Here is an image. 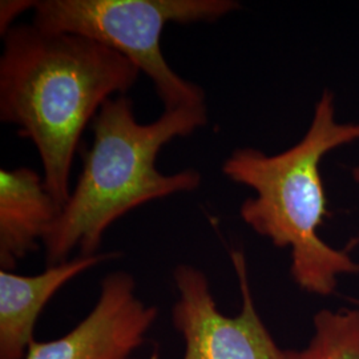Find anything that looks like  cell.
Returning a JSON list of instances; mask_svg holds the SVG:
<instances>
[{"mask_svg":"<svg viewBox=\"0 0 359 359\" xmlns=\"http://www.w3.org/2000/svg\"><path fill=\"white\" fill-rule=\"evenodd\" d=\"M3 39L0 120L35 145L46 188L63 209L84 130L114 95L136 84L140 71L97 41L34 23L13 26Z\"/></svg>","mask_w":359,"mask_h":359,"instance_id":"6da1fadb","label":"cell"},{"mask_svg":"<svg viewBox=\"0 0 359 359\" xmlns=\"http://www.w3.org/2000/svg\"><path fill=\"white\" fill-rule=\"evenodd\" d=\"M206 124V105L164 111L142 124L127 96L104 104L92 121L93 142L76 185L43 240L47 266L69 259L75 249L80 256L100 253L105 231L118 218L149 201L198 189L203 177L196 169L164 175L156 161L168 142Z\"/></svg>","mask_w":359,"mask_h":359,"instance_id":"7a4b0ae2","label":"cell"},{"mask_svg":"<svg viewBox=\"0 0 359 359\" xmlns=\"http://www.w3.org/2000/svg\"><path fill=\"white\" fill-rule=\"evenodd\" d=\"M357 142L359 121L338 120L333 93L325 90L293 147L276 154L241 148L222 164L228 179L255 191L240 208L243 221L276 246L290 248L292 277L311 294H333L341 276L359 274L358 262L318 234L326 215L322 158Z\"/></svg>","mask_w":359,"mask_h":359,"instance_id":"3957f363","label":"cell"},{"mask_svg":"<svg viewBox=\"0 0 359 359\" xmlns=\"http://www.w3.org/2000/svg\"><path fill=\"white\" fill-rule=\"evenodd\" d=\"M238 8L234 0H41L34 7V25L118 52L149 77L165 111H172L205 105V93L168 65L161 51L168 23L216 22Z\"/></svg>","mask_w":359,"mask_h":359,"instance_id":"277c9868","label":"cell"},{"mask_svg":"<svg viewBox=\"0 0 359 359\" xmlns=\"http://www.w3.org/2000/svg\"><path fill=\"white\" fill-rule=\"evenodd\" d=\"M231 256L243 302L233 317L218 310L201 270L179 265L173 271L180 295L172 309V321L185 344L182 359H301V351L278 346L259 318L244 253L233 250Z\"/></svg>","mask_w":359,"mask_h":359,"instance_id":"5b68a950","label":"cell"},{"mask_svg":"<svg viewBox=\"0 0 359 359\" xmlns=\"http://www.w3.org/2000/svg\"><path fill=\"white\" fill-rule=\"evenodd\" d=\"M156 318L157 308L137 297L133 277L115 271L104 277L95 306L76 327L53 341H35L25 359L129 358Z\"/></svg>","mask_w":359,"mask_h":359,"instance_id":"8992f818","label":"cell"},{"mask_svg":"<svg viewBox=\"0 0 359 359\" xmlns=\"http://www.w3.org/2000/svg\"><path fill=\"white\" fill-rule=\"evenodd\" d=\"M117 256L118 252L79 255L36 276L0 270V359H25L35 342L39 316L52 297L79 274Z\"/></svg>","mask_w":359,"mask_h":359,"instance_id":"52a82bcc","label":"cell"},{"mask_svg":"<svg viewBox=\"0 0 359 359\" xmlns=\"http://www.w3.org/2000/svg\"><path fill=\"white\" fill-rule=\"evenodd\" d=\"M62 212L44 177L34 169L0 170V266L16 268L18 262L39 249V243Z\"/></svg>","mask_w":359,"mask_h":359,"instance_id":"ba28073f","label":"cell"},{"mask_svg":"<svg viewBox=\"0 0 359 359\" xmlns=\"http://www.w3.org/2000/svg\"><path fill=\"white\" fill-rule=\"evenodd\" d=\"M301 359H359V310H321Z\"/></svg>","mask_w":359,"mask_h":359,"instance_id":"9c48e42d","label":"cell"},{"mask_svg":"<svg viewBox=\"0 0 359 359\" xmlns=\"http://www.w3.org/2000/svg\"><path fill=\"white\" fill-rule=\"evenodd\" d=\"M36 1L29 0H3L0 3V32L4 36L13 27V20L19 15L35 7Z\"/></svg>","mask_w":359,"mask_h":359,"instance_id":"30bf717a","label":"cell"},{"mask_svg":"<svg viewBox=\"0 0 359 359\" xmlns=\"http://www.w3.org/2000/svg\"><path fill=\"white\" fill-rule=\"evenodd\" d=\"M353 179L355 180L357 182H359V165H357V167L354 168L353 169Z\"/></svg>","mask_w":359,"mask_h":359,"instance_id":"8fae6325","label":"cell"},{"mask_svg":"<svg viewBox=\"0 0 359 359\" xmlns=\"http://www.w3.org/2000/svg\"><path fill=\"white\" fill-rule=\"evenodd\" d=\"M126 359H158V355L156 354V353H154L151 357H148V358H133V357H129V358Z\"/></svg>","mask_w":359,"mask_h":359,"instance_id":"7c38bea8","label":"cell"}]
</instances>
